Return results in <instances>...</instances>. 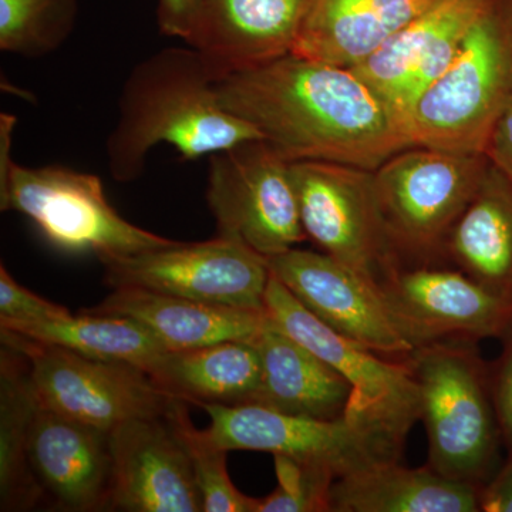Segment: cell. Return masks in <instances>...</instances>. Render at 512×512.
Segmentation results:
<instances>
[{
	"mask_svg": "<svg viewBox=\"0 0 512 512\" xmlns=\"http://www.w3.org/2000/svg\"><path fill=\"white\" fill-rule=\"evenodd\" d=\"M2 340L25 356L40 406L67 419L110 431L126 421L164 416L174 403L138 367L92 359L3 330Z\"/></svg>",
	"mask_w": 512,
	"mask_h": 512,
	"instance_id": "9",
	"label": "cell"
},
{
	"mask_svg": "<svg viewBox=\"0 0 512 512\" xmlns=\"http://www.w3.org/2000/svg\"><path fill=\"white\" fill-rule=\"evenodd\" d=\"M264 312L348 380L352 396L345 419L375 437L400 461L409 431L420 419L419 384L409 357L382 359L375 350L330 329L272 274Z\"/></svg>",
	"mask_w": 512,
	"mask_h": 512,
	"instance_id": "6",
	"label": "cell"
},
{
	"mask_svg": "<svg viewBox=\"0 0 512 512\" xmlns=\"http://www.w3.org/2000/svg\"><path fill=\"white\" fill-rule=\"evenodd\" d=\"M312 0H201L187 45L218 80L292 52Z\"/></svg>",
	"mask_w": 512,
	"mask_h": 512,
	"instance_id": "18",
	"label": "cell"
},
{
	"mask_svg": "<svg viewBox=\"0 0 512 512\" xmlns=\"http://www.w3.org/2000/svg\"><path fill=\"white\" fill-rule=\"evenodd\" d=\"M2 330L92 359L126 363L143 372H147L148 367L165 352L163 346L136 320L99 313L83 312L79 316L70 315Z\"/></svg>",
	"mask_w": 512,
	"mask_h": 512,
	"instance_id": "26",
	"label": "cell"
},
{
	"mask_svg": "<svg viewBox=\"0 0 512 512\" xmlns=\"http://www.w3.org/2000/svg\"><path fill=\"white\" fill-rule=\"evenodd\" d=\"M512 104V0H493L407 117L414 146L484 154Z\"/></svg>",
	"mask_w": 512,
	"mask_h": 512,
	"instance_id": "3",
	"label": "cell"
},
{
	"mask_svg": "<svg viewBox=\"0 0 512 512\" xmlns=\"http://www.w3.org/2000/svg\"><path fill=\"white\" fill-rule=\"evenodd\" d=\"M503 340V353L490 369V382L501 439L512 457V329Z\"/></svg>",
	"mask_w": 512,
	"mask_h": 512,
	"instance_id": "31",
	"label": "cell"
},
{
	"mask_svg": "<svg viewBox=\"0 0 512 512\" xmlns=\"http://www.w3.org/2000/svg\"><path fill=\"white\" fill-rule=\"evenodd\" d=\"M488 168L485 154L419 146L394 154L377 168V202L400 265L409 259L430 266L444 256L447 239Z\"/></svg>",
	"mask_w": 512,
	"mask_h": 512,
	"instance_id": "7",
	"label": "cell"
},
{
	"mask_svg": "<svg viewBox=\"0 0 512 512\" xmlns=\"http://www.w3.org/2000/svg\"><path fill=\"white\" fill-rule=\"evenodd\" d=\"M218 76L194 47H167L128 74L119 116L106 143L107 167L119 183L137 180L151 148L165 143L183 160H197L262 138L228 113L217 93Z\"/></svg>",
	"mask_w": 512,
	"mask_h": 512,
	"instance_id": "2",
	"label": "cell"
},
{
	"mask_svg": "<svg viewBox=\"0 0 512 512\" xmlns=\"http://www.w3.org/2000/svg\"><path fill=\"white\" fill-rule=\"evenodd\" d=\"M79 0H0V49L26 57L55 52L72 35Z\"/></svg>",
	"mask_w": 512,
	"mask_h": 512,
	"instance_id": "27",
	"label": "cell"
},
{
	"mask_svg": "<svg viewBox=\"0 0 512 512\" xmlns=\"http://www.w3.org/2000/svg\"><path fill=\"white\" fill-rule=\"evenodd\" d=\"M39 402L25 356L5 345L0 360V510L28 511L43 493L29 461V433Z\"/></svg>",
	"mask_w": 512,
	"mask_h": 512,
	"instance_id": "25",
	"label": "cell"
},
{
	"mask_svg": "<svg viewBox=\"0 0 512 512\" xmlns=\"http://www.w3.org/2000/svg\"><path fill=\"white\" fill-rule=\"evenodd\" d=\"M228 113L289 163L326 161L376 171L414 147L406 124L349 67L285 55L217 82Z\"/></svg>",
	"mask_w": 512,
	"mask_h": 512,
	"instance_id": "1",
	"label": "cell"
},
{
	"mask_svg": "<svg viewBox=\"0 0 512 512\" xmlns=\"http://www.w3.org/2000/svg\"><path fill=\"white\" fill-rule=\"evenodd\" d=\"M111 288H143L208 305L264 312L268 261L238 239L150 249L101 259Z\"/></svg>",
	"mask_w": 512,
	"mask_h": 512,
	"instance_id": "11",
	"label": "cell"
},
{
	"mask_svg": "<svg viewBox=\"0 0 512 512\" xmlns=\"http://www.w3.org/2000/svg\"><path fill=\"white\" fill-rule=\"evenodd\" d=\"M12 124L0 126V208L28 217L43 237L67 252L119 258L175 241L131 224L111 207L97 175L70 168H26L10 157Z\"/></svg>",
	"mask_w": 512,
	"mask_h": 512,
	"instance_id": "5",
	"label": "cell"
},
{
	"mask_svg": "<svg viewBox=\"0 0 512 512\" xmlns=\"http://www.w3.org/2000/svg\"><path fill=\"white\" fill-rule=\"evenodd\" d=\"M484 154L512 184V104L494 127Z\"/></svg>",
	"mask_w": 512,
	"mask_h": 512,
	"instance_id": "33",
	"label": "cell"
},
{
	"mask_svg": "<svg viewBox=\"0 0 512 512\" xmlns=\"http://www.w3.org/2000/svg\"><path fill=\"white\" fill-rule=\"evenodd\" d=\"M481 488L458 483L424 466L372 464L336 478L329 491L335 512H478Z\"/></svg>",
	"mask_w": 512,
	"mask_h": 512,
	"instance_id": "22",
	"label": "cell"
},
{
	"mask_svg": "<svg viewBox=\"0 0 512 512\" xmlns=\"http://www.w3.org/2000/svg\"><path fill=\"white\" fill-rule=\"evenodd\" d=\"M167 417L190 456L202 512H256L259 498L248 497L235 487L227 470L228 451L215 446L204 430L195 429L188 417L187 403L175 399Z\"/></svg>",
	"mask_w": 512,
	"mask_h": 512,
	"instance_id": "28",
	"label": "cell"
},
{
	"mask_svg": "<svg viewBox=\"0 0 512 512\" xmlns=\"http://www.w3.org/2000/svg\"><path fill=\"white\" fill-rule=\"evenodd\" d=\"M200 5L201 0H158L157 20L161 32L187 43Z\"/></svg>",
	"mask_w": 512,
	"mask_h": 512,
	"instance_id": "32",
	"label": "cell"
},
{
	"mask_svg": "<svg viewBox=\"0 0 512 512\" xmlns=\"http://www.w3.org/2000/svg\"><path fill=\"white\" fill-rule=\"evenodd\" d=\"M89 313L136 320L165 350L180 352L241 340L254 342L265 313L208 305L143 288H114Z\"/></svg>",
	"mask_w": 512,
	"mask_h": 512,
	"instance_id": "20",
	"label": "cell"
},
{
	"mask_svg": "<svg viewBox=\"0 0 512 512\" xmlns=\"http://www.w3.org/2000/svg\"><path fill=\"white\" fill-rule=\"evenodd\" d=\"M441 0H312L292 55L353 69Z\"/></svg>",
	"mask_w": 512,
	"mask_h": 512,
	"instance_id": "19",
	"label": "cell"
},
{
	"mask_svg": "<svg viewBox=\"0 0 512 512\" xmlns=\"http://www.w3.org/2000/svg\"><path fill=\"white\" fill-rule=\"evenodd\" d=\"M210 416L205 436L222 450H248L291 457L336 478L377 463L399 461L348 420L292 416L259 404H204Z\"/></svg>",
	"mask_w": 512,
	"mask_h": 512,
	"instance_id": "12",
	"label": "cell"
},
{
	"mask_svg": "<svg viewBox=\"0 0 512 512\" xmlns=\"http://www.w3.org/2000/svg\"><path fill=\"white\" fill-rule=\"evenodd\" d=\"M493 0H441L353 67L404 121L417 99L456 57Z\"/></svg>",
	"mask_w": 512,
	"mask_h": 512,
	"instance_id": "15",
	"label": "cell"
},
{
	"mask_svg": "<svg viewBox=\"0 0 512 512\" xmlns=\"http://www.w3.org/2000/svg\"><path fill=\"white\" fill-rule=\"evenodd\" d=\"M70 315L69 309L35 295L16 282L5 265L0 266V328L63 319Z\"/></svg>",
	"mask_w": 512,
	"mask_h": 512,
	"instance_id": "30",
	"label": "cell"
},
{
	"mask_svg": "<svg viewBox=\"0 0 512 512\" xmlns=\"http://www.w3.org/2000/svg\"><path fill=\"white\" fill-rule=\"evenodd\" d=\"M109 439L111 510L202 512L190 456L167 413L121 423Z\"/></svg>",
	"mask_w": 512,
	"mask_h": 512,
	"instance_id": "16",
	"label": "cell"
},
{
	"mask_svg": "<svg viewBox=\"0 0 512 512\" xmlns=\"http://www.w3.org/2000/svg\"><path fill=\"white\" fill-rule=\"evenodd\" d=\"M397 328L414 350L437 342H478L512 329V302L461 271L400 268L382 286Z\"/></svg>",
	"mask_w": 512,
	"mask_h": 512,
	"instance_id": "13",
	"label": "cell"
},
{
	"mask_svg": "<svg viewBox=\"0 0 512 512\" xmlns=\"http://www.w3.org/2000/svg\"><path fill=\"white\" fill-rule=\"evenodd\" d=\"M278 488L259 498L256 512H329V491L336 477L323 468L274 456Z\"/></svg>",
	"mask_w": 512,
	"mask_h": 512,
	"instance_id": "29",
	"label": "cell"
},
{
	"mask_svg": "<svg viewBox=\"0 0 512 512\" xmlns=\"http://www.w3.org/2000/svg\"><path fill=\"white\" fill-rule=\"evenodd\" d=\"M306 238L382 286L402 268L392 247L375 187V171L326 161L291 163Z\"/></svg>",
	"mask_w": 512,
	"mask_h": 512,
	"instance_id": "8",
	"label": "cell"
},
{
	"mask_svg": "<svg viewBox=\"0 0 512 512\" xmlns=\"http://www.w3.org/2000/svg\"><path fill=\"white\" fill-rule=\"evenodd\" d=\"M252 343L261 356L262 373L251 404L309 419L345 417L352 386L332 366L266 316Z\"/></svg>",
	"mask_w": 512,
	"mask_h": 512,
	"instance_id": "21",
	"label": "cell"
},
{
	"mask_svg": "<svg viewBox=\"0 0 512 512\" xmlns=\"http://www.w3.org/2000/svg\"><path fill=\"white\" fill-rule=\"evenodd\" d=\"M419 384L420 420L429 441L427 467L483 488L497 473L500 426L490 369L474 342H437L409 356Z\"/></svg>",
	"mask_w": 512,
	"mask_h": 512,
	"instance_id": "4",
	"label": "cell"
},
{
	"mask_svg": "<svg viewBox=\"0 0 512 512\" xmlns=\"http://www.w3.org/2000/svg\"><path fill=\"white\" fill-rule=\"evenodd\" d=\"M146 373L181 402L239 406L254 402L262 365L254 343L228 340L180 352L165 350Z\"/></svg>",
	"mask_w": 512,
	"mask_h": 512,
	"instance_id": "23",
	"label": "cell"
},
{
	"mask_svg": "<svg viewBox=\"0 0 512 512\" xmlns=\"http://www.w3.org/2000/svg\"><path fill=\"white\" fill-rule=\"evenodd\" d=\"M266 261L271 274L330 329L380 355L404 359L414 352L382 288L349 266L323 252L296 248Z\"/></svg>",
	"mask_w": 512,
	"mask_h": 512,
	"instance_id": "14",
	"label": "cell"
},
{
	"mask_svg": "<svg viewBox=\"0 0 512 512\" xmlns=\"http://www.w3.org/2000/svg\"><path fill=\"white\" fill-rule=\"evenodd\" d=\"M207 200L218 235L272 258L305 241L291 163L262 138L212 154Z\"/></svg>",
	"mask_w": 512,
	"mask_h": 512,
	"instance_id": "10",
	"label": "cell"
},
{
	"mask_svg": "<svg viewBox=\"0 0 512 512\" xmlns=\"http://www.w3.org/2000/svg\"><path fill=\"white\" fill-rule=\"evenodd\" d=\"M481 511L512 512V457L481 488Z\"/></svg>",
	"mask_w": 512,
	"mask_h": 512,
	"instance_id": "34",
	"label": "cell"
},
{
	"mask_svg": "<svg viewBox=\"0 0 512 512\" xmlns=\"http://www.w3.org/2000/svg\"><path fill=\"white\" fill-rule=\"evenodd\" d=\"M444 256L478 285L512 302V184L493 165L454 225Z\"/></svg>",
	"mask_w": 512,
	"mask_h": 512,
	"instance_id": "24",
	"label": "cell"
},
{
	"mask_svg": "<svg viewBox=\"0 0 512 512\" xmlns=\"http://www.w3.org/2000/svg\"><path fill=\"white\" fill-rule=\"evenodd\" d=\"M29 461L43 495L64 511L111 510L113 458L109 431L37 407Z\"/></svg>",
	"mask_w": 512,
	"mask_h": 512,
	"instance_id": "17",
	"label": "cell"
}]
</instances>
